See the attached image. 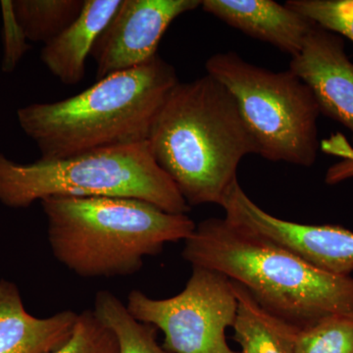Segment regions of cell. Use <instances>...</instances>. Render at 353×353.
<instances>
[{"label":"cell","instance_id":"obj_1","mask_svg":"<svg viewBox=\"0 0 353 353\" xmlns=\"http://www.w3.org/2000/svg\"><path fill=\"white\" fill-rule=\"evenodd\" d=\"M182 256L243 285L262 308L297 329L353 314L352 277L319 270L226 217L196 225Z\"/></svg>","mask_w":353,"mask_h":353},{"label":"cell","instance_id":"obj_2","mask_svg":"<svg viewBox=\"0 0 353 353\" xmlns=\"http://www.w3.org/2000/svg\"><path fill=\"white\" fill-rule=\"evenodd\" d=\"M146 141L190 208L221 205L238 181L241 160L257 154L234 97L208 74L176 83L158 110Z\"/></svg>","mask_w":353,"mask_h":353},{"label":"cell","instance_id":"obj_3","mask_svg":"<svg viewBox=\"0 0 353 353\" xmlns=\"http://www.w3.org/2000/svg\"><path fill=\"white\" fill-rule=\"evenodd\" d=\"M178 82L174 67L157 55L63 101L24 106L18 122L46 160L143 143Z\"/></svg>","mask_w":353,"mask_h":353},{"label":"cell","instance_id":"obj_4","mask_svg":"<svg viewBox=\"0 0 353 353\" xmlns=\"http://www.w3.org/2000/svg\"><path fill=\"white\" fill-rule=\"evenodd\" d=\"M41 203L53 255L83 278L132 275L146 256L187 240L196 227L187 214L139 199L52 196Z\"/></svg>","mask_w":353,"mask_h":353},{"label":"cell","instance_id":"obj_5","mask_svg":"<svg viewBox=\"0 0 353 353\" xmlns=\"http://www.w3.org/2000/svg\"><path fill=\"white\" fill-rule=\"evenodd\" d=\"M120 197L174 214L190 206L155 161L148 141L99 148L62 159L19 163L0 152V202L27 208L48 197Z\"/></svg>","mask_w":353,"mask_h":353},{"label":"cell","instance_id":"obj_6","mask_svg":"<svg viewBox=\"0 0 353 353\" xmlns=\"http://www.w3.org/2000/svg\"><path fill=\"white\" fill-rule=\"evenodd\" d=\"M205 69L234 97L257 154L299 166L315 163L321 111L301 79L290 70L273 72L248 63L236 52L213 55Z\"/></svg>","mask_w":353,"mask_h":353},{"label":"cell","instance_id":"obj_7","mask_svg":"<svg viewBox=\"0 0 353 353\" xmlns=\"http://www.w3.org/2000/svg\"><path fill=\"white\" fill-rule=\"evenodd\" d=\"M130 314L164 334L162 347L170 353H239L228 345L226 330L233 327L238 299L233 282L218 272L192 267L185 289L164 299L132 290Z\"/></svg>","mask_w":353,"mask_h":353},{"label":"cell","instance_id":"obj_8","mask_svg":"<svg viewBox=\"0 0 353 353\" xmlns=\"http://www.w3.org/2000/svg\"><path fill=\"white\" fill-rule=\"evenodd\" d=\"M225 217L282 246L319 270L336 276L353 271V232L336 225H305L269 214L241 187L228 190L221 205Z\"/></svg>","mask_w":353,"mask_h":353},{"label":"cell","instance_id":"obj_9","mask_svg":"<svg viewBox=\"0 0 353 353\" xmlns=\"http://www.w3.org/2000/svg\"><path fill=\"white\" fill-rule=\"evenodd\" d=\"M199 6V0H121L90 53L97 80L148 63L171 23Z\"/></svg>","mask_w":353,"mask_h":353},{"label":"cell","instance_id":"obj_10","mask_svg":"<svg viewBox=\"0 0 353 353\" xmlns=\"http://www.w3.org/2000/svg\"><path fill=\"white\" fill-rule=\"evenodd\" d=\"M289 70L312 90L321 113L353 134V63L343 39L315 24Z\"/></svg>","mask_w":353,"mask_h":353},{"label":"cell","instance_id":"obj_11","mask_svg":"<svg viewBox=\"0 0 353 353\" xmlns=\"http://www.w3.org/2000/svg\"><path fill=\"white\" fill-rule=\"evenodd\" d=\"M206 13L294 57L314 23L272 0H204Z\"/></svg>","mask_w":353,"mask_h":353},{"label":"cell","instance_id":"obj_12","mask_svg":"<svg viewBox=\"0 0 353 353\" xmlns=\"http://www.w3.org/2000/svg\"><path fill=\"white\" fill-rule=\"evenodd\" d=\"M78 313L64 310L48 318L27 312L17 285L0 280V353H50L73 334Z\"/></svg>","mask_w":353,"mask_h":353},{"label":"cell","instance_id":"obj_13","mask_svg":"<svg viewBox=\"0 0 353 353\" xmlns=\"http://www.w3.org/2000/svg\"><path fill=\"white\" fill-rule=\"evenodd\" d=\"M121 0H85L82 12L59 36L44 44L41 61L64 85H77L94 43L110 22Z\"/></svg>","mask_w":353,"mask_h":353},{"label":"cell","instance_id":"obj_14","mask_svg":"<svg viewBox=\"0 0 353 353\" xmlns=\"http://www.w3.org/2000/svg\"><path fill=\"white\" fill-rule=\"evenodd\" d=\"M233 285L238 299L234 340L240 345V353H296L299 329L262 308L243 285Z\"/></svg>","mask_w":353,"mask_h":353},{"label":"cell","instance_id":"obj_15","mask_svg":"<svg viewBox=\"0 0 353 353\" xmlns=\"http://www.w3.org/2000/svg\"><path fill=\"white\" fill-rule=\"evenodd\" d=\"M85 0H12L14 14L28 41L46 44L79 17Z\"/></svg>","mask_w":353,"mask_h":353},{"label":"cell","instance_id":"obj_16","mask_svg":"<svg viewBox=\"0 0 353 353\" xmlns=\"http://www.w3.org/2000/svg\"><path fill=\"white\" fill-rule=\"evenodd\" d=\"M94 311L115 334L119 353H170L158 343L157 330L134 319L127 306L112 292H97Z\"/></svg>","mask_w":353,"mask_h":353},{"label":"cell","instance_id":"obj_17","mask_svg":"<svg viewBox=\"0 0 353 353\" xmlns=\"http://www.w3.org/2000/svg\"><path fill=\"white\" fill-rule=\"evenodd\" d=\"M296 353H353V314H334L297 330Z\"/></svg>","mask_w":353,"mask_h":353},{"label":"cell","instance_id":"obj_18","mask_svg":"<svg viewBox=\"0 0 353 353\" xmlns=\"http://www.w3.org/2000/svg\"><path fill=\"white\" fill-rule=\"evenodd\" d=\"M285 4L323 29L353 41V0H289Z\"/></svg>","mask_w":353,"mask_h":353},{"label":"cell","instance_id":"obj_19","mask_svg":"<svg viewBox=\"0 0 353 353\" xmlns=\"http://www.w3.org/2000/svg\"><path fill=\"white\" fill-rule=\"evenodd\" d=\"M50 353H119V343L112 330L97 317L94 310L79 313L70 340Z\"/></svg>","mask_w":353,"mask_h":353},{"label":"cell","instance_id":"obj_20","mask_svg":"<svg viewBox=\"0 0 353 353\" xmlns=\"http://www.w3.org/2000/svg\"><path fill=\"white\" fill-rule=\"evenodd\" d=\"M2 39H3V59H2V71L10 73L17 67L25 53L29 50L28 39L26 38L22 28L16 19L14 14L12 0L1 1Z\"/></svg>","mask_w":353,"mask_h":353},{"label":"cell","instance_id":"obj_21","mask_svg":"<svg viewBox=\"0 0 353 353\" xmlns=\"http://www.w3.org/2000/svg\"><path fill=\"white\" fill-rule=\"evenodd\" d=\"M332 154L343 158V161L329 169L326 176L328 183H336L353 176V148L348 145L343 137H336L334 141L326 145Z\"/></svg>","mask_w":353,"mask_h":353}]
</instances>
